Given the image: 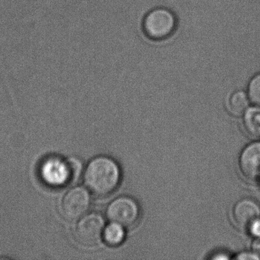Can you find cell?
<instances>
[{"label":"cell","instance_id":"6da1fadb","mask_svg":"<svg viewBox=\"0 0 260 260\" xmlns=\"http://www.w3.org/2000/svg\"><path fill=\"white\" fill-rule=\"evenodd\" d=\"M121 171L116 161L106 156L92 159L85 172V183L89 190L100 197L109 196L119 185Z\"/></svg>","mask_w":260,"mask_h":260},{"label":"cell","instance_id":"7a4b0ae2","mask_svg":"<svg viewBox=\"0 0 260 260\" xmlns=\"http://www.w3.org/2000/svg\"><path fill=\"white\" fill-rule=\"evenodd\" d=\"M176 27V16L165 8L151 10L143 22V29L146 36L154 41L164 40L170 37Z\"/></svg>","mask_w":260,"mask_h":260},{"label":"cell","instance_id":"3957f363","mask_svg":"<svg viewBox=\"0 0 260 260\" xmlns=\"http://www.w3.org/2000/svg\"><path fill=\"white\" fill-rule=\"evenodd\" d=\"M140 207L135 199L121 196L112 201L106 210V217L112 223L132 228L140 218Z\"/></svg>","mask_w":260,"mask_h":260},{"label":"cell","instance_id":"277c9868","mask_svg":"<svg viewBox=\"0 0 260 260\" xmlns=\"http://www.w3.org/2000/svg\"><path fill=\"white\" fill-rule=\"evenodd\" d=\"M76 164L77 162H74V159L67 162L59 158H51L42 167V179L52 186L65 185L72 176L78 173V167H76Z\"/></svg>","mask_w":260,"mask_h":260},{"label":"cell","instance_id":"5b68a950","mask_svg":"<svg viewBox=\"0 0 260 260\" xmlns=\"http://www.w3.org/2000/svg\"><path fill=\"white\" fill-rule=\"evenodd\" d=\"M105 228L104 219L100 214L84 216L77 223L75 230L77 240L85 246H95L100 243Z\"/></svg>","mask_w":260,"mask_h":260},{"label":"cell","instance_id":"8992f818","mask_svg":"<svg viewBox=\"0 0 260 260\" xmlns=\"http://www.w3.org/2000/svg\"><path fill=\"white\" fill-rule=\"evenodd\" d=\"M89 191L83 187L70 190L61 202V212L68 220H76L86 214L90 206Z\"/></svg>","mask_w":260,"mask_h":260},{"label":"cell","instance_id":"52a82bcc","mask_svg":"<svg viewBox=\"0 0 260 260\" xmlns=\"http://www.w3.org/2000/svg\"><path fill=\"white\" fill-rule=\"evenodd\" d=\"M239 167L246 179L260 180V142L249 144L242 150Z\"/></svg>","mask_w":260,"mask_h":260},{"label":"cell","instance_id":"ba28073f","mask_svg":"<svg viewBox=\"0 0 260 260\" xmlns=\"http://www.w3.org/2000/svg\"><path fill=\"white\" fill-rule=\"evenodd\" d=\"M233 216L239 228L249 231L260 219L259 205L252 199H241L234 205Z\"/></svg>","mask_w":260,"mask_h":260},{"label":"cell","instance_id":"9c48e42d","mask_svg":"<svg viewBox=\"0 0 260 260\" xmlns=\"http://www.w3.org/2000/svg\"><path fill=\"white\" fill-rule=\"evenodd\" d=\"M243 124L250 136L260 138V106L248 108L244 112Z\"/></svg>","mask_w":260,"mask_h":260},{"label":"cell","instance_id":"30bf717a","mask_svg":"<svg viewBox=\"0 0 260 260\" xmlns=\"http://www.w3.org/2000/svg\"><path fill=\"white\" fill-rule=\"evenodd\" d=\"M103 237L105 242L109 246H118L123 243L125 238L124 228L118 223L110 222V223L104 228Z\"/></svg>","mask_w":260,"mask_h":260},{"label":"cell","instance_id":"8fae6325","mask_svg":"<svg viewBox=\"0 0 260 260\" xmlns=\"http://www.w3.org/2000/svg\"><path fill=\"white\" fill-rule=\"evenodd\" d=\"M249 99L247 93L243 91H237L230 99V109L234 115H243L249 108Z\"/></svg>","mask_w":260,"mask_h":260},{"label":"cell","instance_id":"7c38bea8","mask_svg":"<svg viewBox=\"0 0 260 260\" xmlns=\"http://www.w3.org/2000/svg\"><path fill=\"white\" fill-rule=\"evenodd\" d=\"M247 95L249 101L257 106H260V73L254 76L247 88Z\"/></svg>","mask_w":260,"mask_h":260},{"label":"cell","instance_id":"4fadbf2b","mask_svg":"<svg viewBox=\"0 0 260 260\" xmlns=\"http://www.w3.org/2000/svg\"><path fill=\"white\" fill-rule=\"evenodd\" d=\"M236 259L239 260H252V259H260L259 257L254 253L253 252H243L241 253L238 254L237 256L235 257Z\"/></svg>","mask_w":260,"mask_h":260},{"label":"cell","instance_id":"5bb4252c","mask_svg":"<svg viewBox=\"0 0 260 260\" xmlns=\"http://www.w3.org/2000/svg\"><path fill=\"white\" fill-rule=\"evenodd\" d=\"M252 252L256 254L260 258V236L255 237V240L252 242Z\"/></svg>","mask_w":260,"mask_h":260},{"label":"cell","instance_id":"9a60e30c","mask_svg":"<svg viewBox=\"0 0 260 260\" xmlns=\"http://www.w3.org/2000/svg\"><path fill=\"white\" fill-rule=\"evenodd\" d=\"M249 233L252 234V235L255 236V237H259L260 236V219L257 220L252 226H251L250 230H249Z\"/></svg>","mask_w":260,"mask_h":260},{"label":"cell","instance_id":"2e32d148","mask_svg":"<svg viewBox=\"0 0 260 260\" xmlns=\"http://www.w3.org/2000/svg\"><path fill=\"white\" fill-rule=\"evenodd\" d=\"M229 256H226V255H224V253L220 254V255H218L217 254L216 256H213V259H228L229 258Z\"/></svg>","mask_w":260,"mask_h":260}]
</instances>
